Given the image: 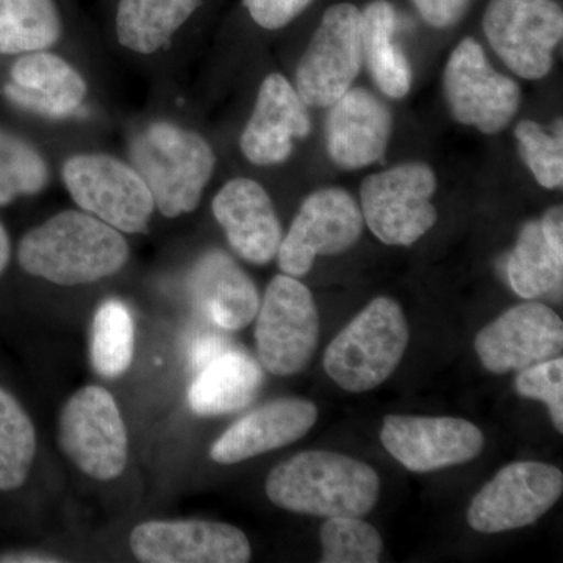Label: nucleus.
Here are the masks:
<instances>
[{
	"label": "nucleus",
	"mask_w": 563,
	"mask_h": 563,
	"mask_svg": "<svg viewBox=\"0 0 563 563\" xmlns=\"http://www.w3.org/2000/svg\"><path fill=\"white\" fill-rule=\"evenodd\" d=\"M36 453V433L21 404L0 388V490L11 492L27 481Z\"/></svg>",
	"instance_id": "obj_29"
},
{
	"label": "nucleus",
	"mask_w": 563,
	"mask_h": 563,
	"mask_svg": "<svg viewBox=\"0 0 563 563\" xmlns=\"http://www.w3.org/2000/svg\"><path fill=\"white\" fill-rule=\"evenodd\" d=\"M129 157L166 218L198 209L217 166L209 141L168 121L143 129L132 140Z\"/></svg>",
	"instance_id": "obj_3"
},
{
	"label": "nucleus",
	"mask_w": 563,
	"mask_h": 563,
	"mask_svg": "<svg viewBox=\"0 0 563 563\" xmlns=\"http://www.w3.org/2000/svg\"><path fill=\"white\" fill-rule=\"evenodd\" d=\"M322 563H377L384 542L374 526L361 517H332L322 525Z\"/></svg>",
	"instance_id": "obj_31"
},
{
	"label": "nucleus",
	"mask_w": 563,
	"mask_h": 563,
	"mask_svg": "<svg viewBox=\"0 0 563 563\" xmlns=\"http://www.w3.org/2000/svg\"><path fill=\"white\" fill-rule=\"evenodd\" d=\"M422 20L437 29L457 24L465 16L472 0H412Z\"/></svg>",
	"instance_id": "obj_35"
},
{
	"label": "nucleus",
	"mask_w": 563,
	"mask_h": 563,
	"mask_svg": "<svg viewBox=\"0 0 563 563\" xmlns=\"http://www.w3.org/2000/svg\"><path fill=\"white\" fill-rule=\"evenodd\" d=\"M474 350L490 373L521 372L562 354L563 322L553 309L531 299L481 329Z\"/></svg>",
	"instance_id": "obj_15"
},
{
	"label": "nucleus",
	"mask_w": 563,
	"mask_h": 563,
	"mask_svg": "<svg viewBox=\"0 0 563 563\" xmlns=\"http://www.w3.org/2000/svg\"><path fill=\"white\" fill-rule=\"evenodd\" d=\"M443 88L454 120L487 135L504 131L520 109V87L492 68L474 38L462 40L451 54Z\"/></svg>",
	"instance_id": "obj_11"
},
{
	"label": "nucleus",
	"mask_w": 563,
	"mask_h": 563,
	"mask_svg": "<svg viewBox=\"0 0 563 563\" xmlns=\"http://www.w3.org/2000/svg\"><path fill=\"white\" fill-rule=\"evenodd\" d=\"M563 474L543 462H515L474 496L468 525L474 531L499 533L526 528L542 518L561 499Z\"/></svg>",
	"instance_id": "obj_12"
},
{
	"label": "nucleus",
	"mask_w": 563,
	"mask_h": 563,
	"mask_svg": "<svg viewBox=\"0 0 563 563\" xmlns=\"http://www.w3.org/2000/svg\"><path fill=\"white\" fill-rule=\"evenodd\" d=\"M309 107L282 74H269L262 81L254 110L244 125L240 147L252 165L273 166L287 162L295 141L312 131Z\"/></svg>",
	"instance_id": "obj_17"
},
{
	"label": "nucleus",
	"mask_w": 563,
	"mask_h": 563,
	"mask_svg": "<svg viewBox=\"0 0 563 563\" xmlns=\"http://www.w3.org/2000/svg\"><path fill=\"white\" fill-rule=\"evenodd\" d=\"M58 443L81 473L113 481L128 465V429L113 396L99 385L74 393L62 409Z\"/></svg>",
	"instance_id": "obj_8"
},
{
	"label": "nucleus",
	"mask_w": 563,
	"mask_h": 563,
	"mask_svg": "<svg viewBox=\"0 0 563 563\" xmlns=\"http://www.w3.org/2000/svg\"><path fill=\"white\" fill-rule=\"evenodd\" d=\"M199 5L201 0H120L118 41L136 54H155L172 41Z\"/></svg>",
	"instance_id": "obj_25"
},
{
	"label": "nucleus",
	"mask_w": 563,
	"mask_h": 563,
	"mask_svg": "<svg viewBox=\"0 0 563 563\" xmlns=\"http://www.w3.org/2000/svg\"><path fill=\"white\" fill-rule=\"evenodd\" d=\"M62 179L81 211L117 231L143 233L150 228L154 198L132 163L109 154H77L63 165Z\"/></svg>",
	"instance_id": "obj_5"
},
{
	"label": "nucleus",
	"mask_w": 563,
	"mask_h": 563,
	"mask_svg": "<svg viewBox=\"0 0 563 563\" xmlns=\"http://www.w3.org/2000/svg\"><path fill=\"white\" fill-rule=\"evenodd\" d=\"M435 174L426 163H404L366 177L361 188L363 221L388 246H412L437 222Z\"/></svg>",
	"instance_id": "obj_7"
},
{
	"label": "nucleus",
	"mask_w": 563,
	"mask_h": 563,
	"mask_svg": "<svg viewBox=\"0 0 563 563\" xmlns=\"http://www.w3.org/2000/svg\"><path fill=\"white\" fill-rule=\"evenodd\" d=\"M263 369L242 351L228 350L196 373L188 402L199 417H220L250 406L261 390Z\"/></svg>",
	"instance_id": "obj_23"
},
{
	"label": "nucleus",
	"mask_w": 563,
	"mask_h": 563,
	"mask_svg": "<svg viewBox=\"0 0 563 563\" xmlns=\"http://www.w3.org/2000/svg\"><path fill=\"white\" fill-rule=\"evenodd\" d=\"M11 255V246L9 233H7L5 228H3L2 222H0V274L5 272L7 266H9Z\"/></svg>",
	"instance_id": "obj_39"
},
{
	"label": "nucleus",
	"mask_w": 563,
	"mask_h": 563,
	"mask_svg": "<svg viewBox=\"0 0 563 563\" xmlns=\"http://www.w3.org/2000/svg\"><path fill=\"white\" fill-rule=\"evenodd\" d=\"M518 152L536 180L548 190L561 188L563 184V139L562 121L559 120L553 133L539 122L525 120L515 129Z\"/></svg>",
	"instance_id": "obj_32"
},
{
	"label": "nucleus",
	"mask_w": 563,
	"mask_h": 563,
	"mask_svg": "<svg viewBox=\"0 0 563 563\" xmlns=\"http://www.w3.org/2000/svg\"><path fill=\"white\" fill-rule=\"evenodd\" d=\"M135 328L128 307L109 299L92 318L90 361L92 369L106 379H117L132 365Z\"/></svg>",
	"instance_id": "obj_28"
},
{
	"label": "nucleus",
	"mask_w": 563,
	"mask_h": 563,
	"mask_svg": "<svg viewBox=\"0 0 563 563\" xmlns=\"http://www.w3.org/2000/svg\"><path fill=\"white\" fill-rule=\"evenodd\" d=\"M518 395L547 404L551 420L559 432H563V358L537 363L521 369L515 380Z\"/></svg>",
	"instance_id": "obj_33"
},
{
	"label": "nucleus",
	"mask_w": 563,
	"mask_h": 563,
	"mask_svg": "<svg viewBox=\"0 0 563 563\" xmlns=\"http://www.w3.org/2000/svg\"><path fill=\"white\" fill-rule=\"evenodd\" d=\"M409 339V324L401 306L380 296L332 340L322 365L344 391L374 390L396 372Z\"/></svg>",
	"instance_id": "obj_4"
},
{
	"label": "nucleus",
	"mask_w": 563,
	"mask_h": 563,
	"mask_svg": "<svg viewBox=\"0 0 563 563\" xmlns=\"http://www.w3.org/2000/svg\"><path fill=\"white\" fill-rule=\"evenodd\" d=\"M2 92L7 101L27 113L66 120L79 113L88 85L69 62L46 49L21 54Z\"/></svg>",
	"instance_id": "obj_19"
},
{
	"label": "nucleus",
	"mask_w": 563,
	"mask_h": 563,
	"mask_svg": "<svg viewBox=\"0 0 563 563\" xmlns=\"http://www.w3.org/2000/svg\"><path fill=\"white\" fill-rule=\"evenodd\" d=\"M2 563H57L62 562L60 559L54 555L43 553H32V551H24V553H11L0 555Z\"/></svg>",
	"instance_id": "obj_38"
},
{
	"label": "nucleus",
	"mask_w": 563,
	"mask_h": 563,
	"mask_svg": "<svg viewBox=\"0 0 563 563\" xmlns=\"http://www.w3.org/2000/svg\"><path fill=\"white\" fill-rule=\"evenodd\" d=\"M318 420V407L301 398H280L233 422L210 450L211 461L233 465L301 440Z\"/></svg>",
	"instance_id": "obj_21"
},
{
	"label": "nucleus",
	"mask_w": 563,
	"mask_h": 563,
	"mask_svg": "<svg viewBox=\"0 0 563 563\" xmlns=\"http://www.w3.org/2000/svg\"><path fill=\"white\" fill-rule=\"evenodd\" d=\"M544 236L559 254H563V209L562 206L551 207L540 220Z\"/></svg>",
	"instance_id": "obj_37"
},
{
	"label": "nucleus",
	"mask_w": 563,
	"mask_h": 563,
	"mask_svg": "<svg viewBox=\"0 0 563 563\" xmlns=\"http://www.w3.org/2000/svg\"><path fill=\"white\" fill-rule=\"evenodd\" d=\"M329 109L325 147L339 168L354 172L384 157L391 139L393 117L376 95L365 88H350Z\"/></svg>",
	"instance_id": "obj_18"
},
{
	"label": "nucleus",
	"mask_w": 563,
	"mask_h": 563,
	"mask_svg": "<svg viewBox=\"0 0 563 563\" xmlns=\"http://www.w3.org/2000/svg\"><path fill=\"white\" fill-rule=\"evenodd\" d=\"M131 255L122 232L87 211L65 210L22 236L21 268L62 287L92 284L120 273Z\"/></svg>",
	"instance_id": "obj_1"
},
{
	"label": "nucleus",
	"mask_w": 563,
	"mask_h": 563,
	"mask_svg": "<svg viewBox=\"0 0 563 563\" xmlns=\"http://www.w3.org/2000/svg\"><path fill=\"white\" fill-rule=\"evenodd\" d=\"M265 490L269 501L288 512L363 517L379 499L380 477L350 455L303 451L269 473Z\"/></svg>",
	"instance_id": "obj_2"
},
{
	"label": "nucleus",
	"mask_w": 563,
	"mask_h": 563,
	"mask_svg": "<svg viewBox=\"0 0 563 563\" xmlns=\"http://www.w3.org/2000/svg\"><path fill=\"white\" fill-rule=\"evenodd\" d=\"M131 550L146 563H244L252 558L242 529L206 520L146 521L133 529Z\"/></svg>",
	"instance_id": "obj_16"
},
{
	"label": "nucleus",
	"mask_w": 563,
	"mask_h": 563,
	"mask_svg": "<svg viewBox=\"0 0 563 563\" xmlns=\"http://www.w3.org/2000/svg\"><path fill=\"white\" fill-rule=\"evenodd\" d=\"M49 166L29 141L0 129V206L38 195L49 184Z\"/></svg>",
	"instance_id": "obj_30"
},
{
	"label": "nucleus",
	"mask_w": 563,
	"mask_h": 563,
	"mask_svg": "<svg viewBox=\"0 0 563 563\" xmlns=\"http://www.w3.org/2000/svg\"><path fill=\"white\" fill-rule=\"evenodd\" d=\"M484 32L493 51L517 76L543 79L563 36V11L555 0H490Z\"/></svg>",
	"instance_id": "obj_10"
},
{
	"label": "nucleus",
	"mask_w": 563,
	"mask_h": 563,
	"mask_svg": "<svg viewBox=\"0 0 563 563\" xmlns=\"http://www.w3.org/2000/svg\"><path fill=\"white\" fill-rule=\"evenodd\" d=\"M380 442L391 457L412 473L462 465L484 450V433L463 418L388 415Z\"/></svg>",
	"instance_id": "obj_14"
},
{
	"label": "nucleus",
	"mask_w": 563,
	"mask_h": 563,
	"mask_svg": "<svg viewBox=\"0 0 563 563\" xmlns=\"http://www.w3.org/2000/svg\"><path fill=\"white\" fill-rule=\"evenodd\" d=\"M362 10L336 3L322 14L296 69V91L307 107H331L352 88L363 63Z\"/></svg>",
	"instance_id": "obj_9"
},
{
	"label": "nucleus",
	"mask_w": 563,
	"mask_h": 563,
	"mask_svg": "<svg viewBox=\"0 0 563 563\" xmlns=\"http://www.w3.org/2000/svg\"><path fill=\"white\" fill-rule=\"evenodd\" d=\"M362 16L363 62L384 95L401 99L412 88V68L396 40L398 13L388 0H373Z\"/></svg>",
	"instance_id": "obj_24"
},
{
	"label": "nucleus",
	"mask_w": 563,
	"mask_h": 563,
	"mask_svg": "<svg viewBox=\"0 0 563 563\" xmlns=\"http://www.w3.org/2000/svg\"><path fill=\"white\" fill-rule=\"evenodd\" d=\"M313 0H243L255 24L266 31H279L299 16Z\"/></svg>",
	"instance_id": "obj_34"
},
{
	"label": "nucleus",
	"mask_w": 563,
	"mask_h": 563,
	"mask_svg": "<svg viewBox=\"0 0 563 563\" xmlns=\"http://www.w3.org/2000/svg\"><path fill=\"white\" fill-rule=\"evenodd\" d=\"M562 274L563 254L548 242L540 221L528 222L507 261L514 291L529 301L542 298L562 284Z\"/></svg>",
	"instance_id": "obj_27"
},
{
	"label": "nucleus",
	"mask_w": 563,
	"mask_h": 563,
	"mask_svg": "<svg viewBox=\"0 0 563 563\" xmlns=\"http://www.w3.org/2000/svg\"><path fill=\"white\" fill-rule=\"evenodd\" d=\"M62 32L55 0H0V54L51 49Z\"/></svg>",
	"instance_id": "obj_26"
},
{
	"label": "nucleus",
	"mask_w": 563,
	"mask_h": 563,
	"mask_svg": "<svg viewBox=\"0 0 563 563\" xmlns=\"http://www.w3.org/2000/svg\"><path fill=\"white\" fill-rule=\"evenodd\" d=\"M228 350H231V346L220 335H210L209 333V335L199 336L192 343L190 351L191 368L195 369V373H198L207 363Z\"/></svg>",
	"instance_id": "obj_36"
},
{
	"label": "nucleus",
	"mask_w": 563,
	"mask_h": 563,
	"mask_svg": "<svg viewBox=\"0 0 563 563\" xmlns=\"http://www.w3.org/2000/svg\"><path fill=\"white\" fill-rule=\"evenodd\" d=\"M211 211L243 261L266 265L276 257L282 242L280 222L268 191L258 181L246 177L229 180L214 196Z\"/></svg>",
	"instance_id": "obj_20"
},
{
	"label": "nucleus",
	"mask_w": 563,
	"mask_h": 563,
	"mask_svg": "<svg viewBox=\"0 0 563 563\" xmlns=\"http://www.w3.org/2000/svg\"><path fill=\"white\" fill-rule=\"evenodd\" d=\"M192 302L224 331H240L257 317L261 296L239 263L225 252L210 251L188 277Z\"/></svg>",
	"instance_id": "obj_22"
},
{
	"label": "nucleus",
	"mask_w": 563,
	"mask_h": 563,
	"mask_svg": "<svg viewBox=\"0 0 563 563\" xmlns=\"http://www.w3.org/2000/svg\"><path fill=\"white\" fill-rule=\"evenodd\" d=\"M361 207L342 188H322L302 202L282 236L277 261L282 273L302 277L312 269L317 257L339 255L351 250L363 232Z\"/></svg>",
	"instance_id": "obj_13"
},
{
	"label": "nucleus",
	"mask_w": 563,
	"mask_h": 563,
	"mask_svg": "<svg viewBox=\"0 0 563 563\" xmlns=\"http://www.w3.org/2000/svg\"><path fill=\"white\" fill-rule=\"evenodd\" d=\"M255 318L262 368L280 377L306 369L320 336V317L309 288L298 277L279 274L269 282Z\"/></svg>",
	"instance_id": "obj_6"
}]
</instances>
